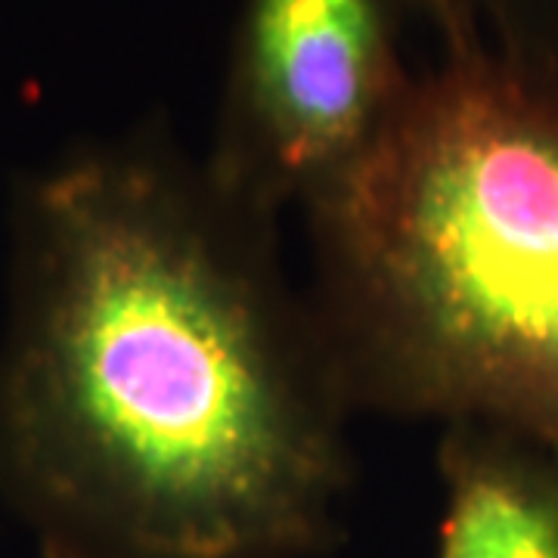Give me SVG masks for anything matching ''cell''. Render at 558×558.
<instances>
[{
  "mask_svg": "<svg viewBox=\"0 0 558 558\" xmlns=\"http://www.w3.org/2000/svg\"><path fill=\"white\" fill-rule=\"evenodd\" d=\"M435 47H490L558 60V0H410Z\"/></svg>",
  "mask_w": 558,
  "mask_h": 558,
  "instance_id": "5b68a950",
  "label": "cell"
},
{
  "mask_svg": "<svg viewBox=\"0 0 558 558\" xmlns=\"http://www.w3.org/2000/svg\"><path fill=\"white\" fill-rule=\"evenodd\" d=\"M301 215L357 416L490 422L558 453V60L435 47Z\"/></svg>",
  "mask_w": 558,
  "mask_h": 558,
  "instance_id": "7a4b0ae2",
  "label": "cell"
},
{
  "mask_svg": "<svg viewBox=\"0 0 558 558\" xmlns=\"http://www.w3.org/2000/svg\"><path fill=\"white\" fill-rule=\"evenodd\" d=\"M438 475V558H558V453L490 422H450Z\"/></svg>",
  "mask_w": 558,
  "mask_h": 558,
  "instance_id": "277c9868",
  "label": "cell"
},
{
  "mask_svg": "<svg viewBox=\"0 0 558 558\" xmlns=\"http://www.w3.org/2000/svg\"><path fill=\"white\" fill-rule=\"evenodd\" d=\"M279 227L165 116L16 180L0 499L40 558H314L339 539L357 410Z\"/></svg>",
  "mask_w": 558,
  "mask_h": 558,
  "instance_id": "6da1fadb",
  "label": "cell"
},
{
  "mask_svg": "<svg viewBox=\"0 0 558 558\" xmlns=\"http://www.w3.org/2000/svg\"><path fill=\"white\" fill-rule=\"evenodd\" d=\"M410 0H240L208 146L211 174L286 218L348 178L407 100Z\"/></svg>",
  "mask_w": 558,
  "mask_h": 558,
  "instance_id": "3957f363",
  "label": "cell"
}]
</instances>
